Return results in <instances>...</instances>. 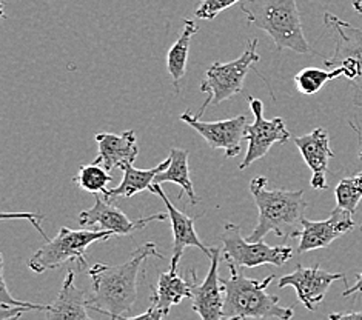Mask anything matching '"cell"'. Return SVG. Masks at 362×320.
Segmentation results:
<instances>
[{"mask_svg": "<svg viewBox=\"0 0 362 320\" xmlns=\"http://www.w3.org/2000/svg\"><path fill=\"white\" fill-rule=\"evenodd\" d=\"M151 257L163 259L156 244L148 242L137 248L127 262L120 265L96 263L87 273L93 283V296L88 299V309L96 311L111 320L130 313L137 299V283L142 265Z\"/></svg>", "mask_w": 362, "mask_h": 320, "instance_id": "1", "label": "cell"}, {"mask_svg": "<svg viewBox=\"0 0 362 320\" xmlns=\"http://www.w3.org/2000/svg\"><path fill=\"white\" fill-rule=\"evenodd\" d=\"M267 177H255L250 182V193L255 198L259 218L247 239L250 242H259L270 232L286 239L300 237L304 213L308 206L304 189H267Z\"/></svg>", "mask_w": 362, "mask_h": 320, "instance_id": "2", "label": "cell"}, {"mask_svg": "<svg viewBox=\"0 0 362 320\" xmlns=\"http://www.w3.org/2000/svg\"><path fill=\"white\" fill-rule=\"evenodd\" d=\"M230 278L221 279L223 285V316L222 320L247 319H278L291 320L295 316L293 307H282L279 297L267 292L276 275L264 280L247 278L240 268L228 263Z\"/></svg>", "mask_w": 362, "mask_h": 320, "instance_id": "3", "label": "cell"}, {"mask_svg": "<svg viewBox=\"0 0 362 320\" xmlns=\"http://www.w3.org/2000/svg\"><path fill=\"white\" fill-rule=\"evenodd\" d=\"M239 8L250 23L269 34L278 51L312 53L300 23L296 0H240Z\"/></svg>", "mask_w": 362, "mask_h": 320, "instance_id": "4", "label": "cell"}, {"mask_svg": "<svg viewBox=\"0 0 362 320\" xmlns=\"http://www.w3.org/2000/svg\"><path fill=\"white\" fill-rule=\"evenodd\" d=\"M113 237L110 231L99 230H71L62 227L53 239H48L44 247H40L34 253L28 268L33 273L42 274L49 270L62 266L66 262H77L79 268L87 266V257L85 253L94 242H105Z\"/></svg>", "mask_w": 362, "mask_h": 320, "instance_id": "5", "label": "cell"}, {"mask_svg": "<svg viewBox=\"0 0 362 320\" xmlns=\"http://www.w3.org/2000/svg\"><path fill=\"white\" fill-rule=\"evenodd\" d=\"M324 23L333 32L336 43L333 56L325 59L324 66L329 70L342 68L344 77L353 86V103L362 108V30L332 13L324 14Z\"/></svg>", "mask_w": 362, "mask_h": 320, "instance_id": "6", "label": "cell"}, {"mask_svg": "<svg viewBox=\"0 0 362 320\" xmlns=\"http://www.w3.org/2000/svg\"><path fill=\"white\" fill-rule=\"evenodd\" d=\"M257 39L247 42L244 53L236 60L231 62H214L206 70L205 79L201 83V91L209 94V99L204 102L196 117L201 119L205 112V108L214 103L219 105L223 100L236 96L244 88V81L248 71L259 62L261 56L257 54Z\"/></svg>", "mask_w": 362, "mask_h": 320, "instance_id": "7", "label": "cell"}, {"mask_svg": "<svg viewBox=\"0 0 362 320\" xmlns=\"http://www.w3.org/2000/svg\"><path fill=\"white\" fill-rule=\"evenodd\" d=\"M222 253L228 263L240 268H256L261 265H274L284 266L293 257L291 247L276 245L272 247L265 244L264 240L250 242L243 237V231L236 223L227 222L223 225V231L221 235Z\"/></svg>", "mask_w": 362, "mask_h": 320, "instance_id": "8", "label": "cell"}, {"mask_svg": "<svg viewBox=\"0 0 362 320\" xmlns=\"http://www.w3.org/2000/svg\"><path fill=\"white\" fill-rule=\"evenodd\" d=\"M250 108L255 114V122L247 124L245 126V141L248 142V148L239 170H247L256 160H261L264 155L270 151L276 143H286L290 139V133L286 126V120L282 117L265 119L264 105L259 99L248 97Z\"/></svg>", "mask_w": 362, "mask_h": 320, "instance_id": "9", "label": "cell"}, {"mask_svg": "<svg viewBox=\"0 0 362 320\" xmlns=\"http://www.w3.org/2000/svg\"><path fill=\"white\" fill-rule=\"evenodd\" d=\"M167 219L168 214L158 213L132 220L122 210H119L102 194H96V202L91 208L79 214V223L82 228L110 231L113 236H128L137 230H144L150 222Z\"/></svg>", "mask_w": 362, "mask_h": 320, "instance_id": "10", "label": "cell"}, {"mask_svg": "<svg viewBox=\"0 0 362 320\" xmlns=\"http://www.w3.org/2000/svg\"><path fill=\"white\" fill-rule=\"evenodd\" d=\"M179 119L185 125L192 126L197 134L202 136V139L210 145V148L226 151V158H238L243 151L240 142L245 139L247 126V117L244 114L218 120V122H202L192 112L185 111Z\"/></svg>", "mask_w": 362, "mask_h": 320, "instance_id": "11", "label": "cell"}, {"mask_svg": "<svg viewBox=\"0 0 362 320\" xmlns=\"http://www.w3.org/2000/svg\"><path fill=\"white\" fill-rule=\"evenodd\" d=\"M336 280H344L347 283L346 274L321 270L319 265H296L295 271L279 279L278 288L282 290L293 287L296 291L298 299L303 302V305L310 311H315L316 307L325 299L327 292H329L330 287Z\"/></svg>", "mask_w": 362, "mask_h": 320, "instance_id": "12", "label": "cell"}, {"mask_svg": "<svg viewBox=\"0 0 362 320\" xmlns=\"http://www.w3.org/2000/svg\"><path fill=\"white\" fill-rule=\"evenodd\" d=\"M210 254V268L202 282H197L196 271L189 270L192 278V308L201 320H222L223 316V285L219 278L221 249L213 247Z\"/></svg>", "mask_w": 362, "mask_h": 320, "instance_id": "13", "label": "cell"}, {"mask_svg": "<svg viewBox=\"0 0 362 320\" xmlns=\"http://www.w3.org/2000/svg\"><path fill=\"white\" fill-rule=\"evenodd\" d=\"M355 225L356 222L353 220V214L339 208V206H336L330 218L325 220H308L304 218L296 253L304 254L313 249L327 248L336 239L350 232L355 228Z\"/></svg>", "mask_w": 362, "mask_h": 320, "instance_id": "14", "label": "cell"}, {"mask_svg": "<svg viewBox=\"0 0 362 320\" xmlns=\"http://www.w3.org/2000/svg\"><path fill=\"white\" fill-rule=\"evenodd\" d=\"M295 145L303 155L307 167L312 170L313 176L310 186L313 189H327V171L329 162L334 158L330 148V136L325 128H316L310 134L295 137Z\"/></svg>", "mask_w": 362, "mask_h": 320, "instance_id": "15", "label": "cell"}, {"mask_svg": "<svg viewBox=\"0 0 362 320\" xmlns=\"http://www.w3.org/2000/svg\"><path fill=\"white\" fill-rule=\"evenodd\" d=\"M151 193L159 196L162 198V202L167 206V214L171 223V231H173V256H171V263L170 268L171 270H177L180 259L184 256V251L188 247H194L197 249H201L205 256L211 254V249L206 248L204 245V242L197 236V232L194 230V218H188V215L182 211H179L176 206L168 201L167 194L163 193V189L160 185L154 184L151 188Z\"/></svg>", "mask_w": 362, "mask_h": 320, "instance_id": "16", "label": "cell"}, {"mask_svg": "<svg viewBox=\"0 0 362 320\" xmlns=\"http://www.w3.org/2000/svg\"><path fill=\"white\" fill-rule=\"evenodd\" d=\"M98 143V158L93 163L100 165L107 171L115 168L124 170L128 165H133L139 146H137V137L133 129H128L120 134L113 133H99L96 134Z\"/></svg>", "mask_w": 362, "mask_h": 320, "instance_id": "17", "label": "cell"}, {"mask_svg": "<svg viewBox=\"0 0 362 320\" xmlns=\"http://www.w3.org/2000/svg\"><path fill=\"white\" fill-rule=\"evenodd\" d=\"M74 278L76 273L70 268L56 300L45 308L47 320H93L87 313L88 299L85 291L77 287Z\"/></svg>", "mask_w": 362, "mask_h": 320, "instance_id": "18", "label": "cell"}, {"mask_svg": "<svg viewBox=\"0 0 362 320\" xmlns=\"http://www.w3.org/2000/svg\"><path fill=\"white\" fill-rule=\"evenodd\" d=\"M170 155L165 159L162 160L158 167L150 168V170H141V168H136L133 165H128L125 167L124 171V179L120 182V185L107 189L105 193L102 196L107 198V201L113 202L116 198H130L134 194H139L142 191H151V188L154 185V179L159 174V172H163L168 165H170Z\"/></svg>", "mask_w": 362, "mask_h": 320, "instance_id": "19", "label": "cell"}, {"mask_svg": "<svg viewBox=\"0 0 362 320\" xmlns=\"http://www.w3.org/2000/svg\"><path fill=\"white\" fill-rule=\"evenodd\" d=\"M192 299V282L184 280L177 270H170L159 275L158 287L151 288V305L168 314L171 307L179 305L184 299Z\"/></svg>", "mask_w": 362, "mask_h": 320, "instance_id": "20", "label": "cell"}, {"mask_svg": "<svg viewBox=\"0 0 362 320\" xmlns=\"http://www.w3.org/2000/svg\"><path fill=\"white\" fill-rule=\"evenodd\" d=\"M188 155L189 153L182 148H171L170 150V165L168 168L159 172L154 179V184L162 185L165 182H170V184H176L180 186V193L179 198H182L184 194L189 198V203L197 205L199 203V198H197L194 193V186L193 182L189 179V165H188Z\"/></svg>", "mask_w": 362, "mask_h": 320, "instance_id": "21", "label": "cell"}, {"mask_svg": "<svg viewBox=\"0 0 362 320\" xmlns=\"http://www.w3.org/2000/svg\"><path fill=\"white\" fill-rule=\"evenodd\" d=\"M199 31V27L194 23V20L185 19L184 28L180 31L177 40L175 45L170 48L167 54V68L168 73L173 79V85L176 93L180 90V81L184 79L187 74V60L189 54V43H192V37Z\"/></svg>", "mask_w": 362, "mask_h": 320, "instance_id": "22", "label": "cell"}, {"mask_svg": "<svg viewBox=\"0 0 362 320\" xmlns=\"http://www.w3.org/2000/svg\"><path fill=\"white\" fill-rule=\"evenodd\" d=\"M344 77L342 68H334V70L325 71L321 68H304L295 76L296 90L304 94V96H313V94L322 90V86L333 79Z\"/></svg>", "mask_w": 362, "mask_h": 320, "instance_id": "23", "label": "cell"}, {"mask_svg": "<svg viewBox=\"0 0 362 320\" xmlns=\"http://www.w3.org/2000/svg\"><path fill=\"white\" fill-rule=\"evenodd\" d=\"M110 182H113V176L108 174V171L91 163V165H82L79 168V172L73 177V184L83 189V191L91 194H103L107 191V185Z\"/></svg>", "mask_w": 362, "mask_h": 320, "instance_id": "24", "label": "cell"}, {"mask_svg": "<svg viewBox=\"0 0 362 320\" xmlns=\"http://www.w3.org/2000/svg\"><path fill=\"white\" fill-rule=\"evenodd\" d=\"M336 206L355 214L359 202L362 201V171L358 174L342 179L334 189Z\"/></svg>", "mask_w": 362, "mask_h": 320, "instance_id": "25", "label": "cell"}, {"mask_svg": "<svg viewBox=\"0 0 362 320\" xmlns=\"http://www.w3.org/2000/svg\"><path fill=\"white\" fill-rule=\"evenodd\" d=\"M240 0H202L201 5L196 8V17L202 20H213L222 11L228 10L230 6L239 4Z\"/></svg>", "mask_w": 362, "mask_h": 320, "instance_id": "26", "label": "cell"}, {"mask_svg": "<svg viewBox=\"0 0 362 320\" xmlns=\"http://www.w3.org/2000/svg\"><path fill=\"white\" fill-rule=\"evenodd\" d=\"M2 219L4 220H6V219H28L33 225H34V228H36L40 235H42V237H44L45 240H48V236L45 235V231L42 230V227H40V222L39 220H44V215H37V214H33V213H11V214H8V213H4L2 214Z\"/></svg>", "mask_w": 362, "mask_h": 320, "instance_id": "27", "label": "cell"}, {"mask_svg": "<svg viewBox=\"0 0 362 320\" xmlns=\"http://www.w3.org/2000/svg\"><path fill=\"white\" fill-rule=\"evenodd\" d=\"M165 316L167 314L163 313L162 309L151 305L148 308V311H145L144 314H139V316H136V317H124V316H120L117 320H163V317H165Z\"/></svg>", "mask_w": 362, "mask_h": 320, "instance_id": "28", "label": "cell"}, {"mask_svg": "<svg viewBox=\"0 0 362 320\" xmlns=\"http://www.w3.org/2000/svg\"><path fill=\"white\" fill-rule=\"evenodd\" d=\"M329 320H362V311H351V313H333Z\"/></svg>", "mask_w": 362, "mask_h": 320, "instance_id": "29", "label": "cell"}, {"mask_svg": "<svg viewBox=\"0 0 362 320\" xmlns=\"http://www.w3.org/2000/svg\"><path fill=\"white\" fill-rule=\"evenodd\" d=\"M358 292H362V273L356 274V282H355V285H353V287H350V288H347L346 291H344L342 296L349 297V296H353V294H358Z\"/></svg>", "mask_w": 362, "mask_h": 320, "instance_id": "30", "label": "cell"}, {"mask_svg": "<svg viewBox=\"0 0 362 320\" xmlns=\"http://www.w3.org/2000/svg\"><path fill=\"white\" fill-rule=\"evenodd\" d=\"M350 128L353 129V131L356 133V136H358V155H359V159L362 160V128L361 126H358L355 122H350Z\"/></svg>", "mask_w": 362, "mask_h": 320, "instance_id": "31", "label": "cell"}, {"mask_svg": "<svg viewBox=\"0 0 362 320\" xmlns=\"http://www.w3.org/2000/svg\"><path fill=\"white\" fill-rule=\"evenodd\" d=\"M353 8L358 14H362V0H353Z\"/></svg>", "mask_w": 362, "mask_h": 320, "instance_id": "32", "label": "cell"}, {"mask_svg": "<svg viewBox=\"0 0 362 320\" xmlns=\"http://www.w3.org/2000/svg\"><path fill=\"white\" fill-rule=\"evenodd\" d=\"M22 317V314H17V316H11V317H8V319H2V320H19Z\"/></svg>", "mask_w": 362, "mask_h": 320, "instance_id": "33", "label": "cell"}, {"mask_svg": "<svg viewBox=\"0 0 362 320\" xmlns=\"http://www.w3.org/2000/svg\"><path fill=\"white\" fill-rule=\"evenodd\" d=\"M361 230H362V227H361Z\"/></svg>", "mask_w": 362, "mask_h": 320, "instance_id": "34", "label": "cell"}]
</instances>
